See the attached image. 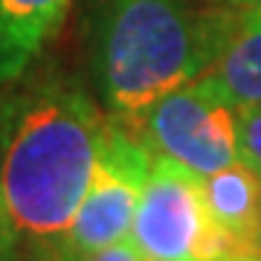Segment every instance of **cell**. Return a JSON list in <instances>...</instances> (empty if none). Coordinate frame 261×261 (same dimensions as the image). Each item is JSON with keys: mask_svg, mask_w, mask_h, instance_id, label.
I'll return each mask as SVG.
<instances>
[{"mask_svg": "<svg viewBox=\"0 0 261 261\" xmlns=\"http://www.w3.org/2000/svg\"><path fill=\"white\" fill-rule=\"evenodd\" d=\"M108 113L67 75H41L0 102V180L29 241L67 235L90 186Z\"/></svg>", "mask_w": 261, "mask_h": 261, "instance_id": "cell-1", "label": "cell"}, {"mask_svg": "<svg viewBox=\"0 0 261 261\" xmlns=\"http://www.w3.org/2000/svg\"><path fill=\"white\" fill-rule=\"evenodd\" d=\"M232 6L189 0H93L87 70L105 113L134 122L151 102L203 75L218 58Z\"/></svg>", "mask_w": 261, "mask_h": 261, "instance_id": "cell-2", "label": "cell"}, {"mask_svg": "<svg viewBox=\"0 0 261 261\" xmlns=\"http://www.w3.org/2000/svg\"><path fill=\"white\" fill-rule=\"evenodd\" d=\"M128 125L157 157L174 160L200 177L241 163L238 108L209 75L168 90Z\"/></svg>", "mask_w": 261, "mask_h": 261, "instance_id": "cell-3", "label": "cell"}, {"mask_svg": "<svg viewBox=\"0 0 261 261\" xmlns=\"http://www.w3.org/2000/svg\"><path fill=\"white\" fill-rule=\"evenodd\" d=\"M130 241L148 261H218L241 250L215 226L200 195V174L157 154L130 224Z\"/></svg>", "mask_w": 261, "mask_h": 261, "instance_id": "cell-4", "label": "cell"}, {"mask_svg": "<svg viewBox=\"0 0 261 261\" xmlns=\"http://www.w3.org/2000/svg\"><path fill=\"white\" fill-rule=\"evenodd\" d=\"M151 166L154 151L134 134L128 122L108 116L90 186L64 235L79 255L130 238V224Z\"/></svg>", "mask_w": 261, "mask_h": 261, "instance_id": "cell-5", "label": "cell"}, {"mask_svg": "<svg viewBox=\"0 0 261 261\" xmlns=\"http://www.w3.org/2000/svg\"><path fill=\"white\" fill-rule=\"evenodd\" d=\"M73 0H0V87L29 73Z\"/></svg>", "mask_w": 261, "mask_h": 261, "instance_id": "cell-6", "label": "cell"}, {"mask_svg": "<svg viewBox=\"0 0 261 261\" xmlns=\"http://www.w3.org/2000/svg\"><path fill=\"white\" fill-rule=\"evenodd\" d=\"M203 75L235 108L261 105V6H232L224 47Z\"/></svg>", "mask_w": 261, "mask_h": 261, "instance_id": "cell-7", "label": "cell"}, {"mask_svg": "<svg viewBox=\"0 0 261 261\" xmlns=\"http://www.w3.org/2000/svg\"><path fill=\"white\" fill-rule=\"evenodd\" d=\"M200 195L215 226L238 247H258L261 177L247 163H232L200 177Z\"/></svg>", "mask_w": 261, "mask_h": 261, "instance_id": "cell-8", "label": "cell"}, {"mask_svg": "<svg viewBox=\"0 0 261 261\" xmlns=\"http://www.w3.org/2000/svg\"><path fill=\"white\" fill-rule=\"evenodd\" d=\"M238 154L261 177V105L238 108Z\"/></svg>", "mask_w": 261, "mask_h": 261, "instance_id": "cell-9", "label": "cell"}, {"mask_svg": "<svg viewBox=\"0 0 261 261\" xmlns=\"http://www.w3.org/2000/svg\"><path fill=\"white\" fill-rule=\"evenodd\" d=\"M29 261H82V255L61 238H44V241H32Z\"/></svg>", "mask_w": 261, "mask_h": 261, "instance_id": "cell-10", "label": "cell"}, {"mask_svg": "<svg viewBox=\"0 0 261 261\" xmlns=\"http://www.w3.org/2000/svg\"><path fill=\"white\" fill-rule=\"evenodd\" d=\"M82 261H148L145 255L140 252V247L125 238V241H116V244H108L102 250H93V252H84Z\"/></svg>", "mask_w": 261, "mask_h": 261, "instance_id": "cell-11", "label": "cell"}, {"mask_svg": "<svg viewBox=\"0 0 261 261\" xmlns=\"http://www.w3.org/2000/svg\"><path fill=\"white\" fill-rule=\"evenodd\" d=\"M20 232L12 221H0V261H18Z\"/></svg>", "mask_w": 261, "mask_h": 261, "instance_id": "cell-12", "label": "cell"}, {"mask_svg": "<svg viewBox=\"0 0 261 261\" xmlns=\"http://www.w3.org/2000/svg\"><path fill=\"white\" fill-rule=\"evenodd\" d=\"M218 261H261V250L258 247H241V250L229 252V255H224Z\"/></svg>", "mask_w": 261, "mask_h": 261, "instance_id": "cell-13", "label": "cell"}, {"mask_svg": "<svg viewBox=\"0 0 261 261\" xmlns=\"http://www.w3.org/2000/svg\"><path fill=\"white\" fill-rule=\"evenodd\" d=\"M221 6H261V0H212Z\"/></svg>", "mask_w": 261, "mask_h": 261, "instance_id": "cell-14", "label": "cell"}, {"mask_svg": "<svg viewBox=\"0 0 261 261\" xmlns=\"http://www.w3.org/2000/svg\"><path fill=\"white\" fill-rule=\"evenodd\" d=\"M0 221H12L9 209H6V195H3V180H0Z\"/></svg>", "mask_w": 261, "mask_h": 261, "instance_id": "cell-15", "label": "cell"}, {"mask_svg": "<svg viewBox=\"0 0 261 261\" xmlns=\"http://www.w3.org/2000/svg\"><path fill=\"white\" fill-rule=\"evenodd\" d=\"M258 250H261V229H258Z\"/></svg>", "mask_w": 261, "mask_h": 261, "instance_id": "cell-16", "label": "cell"}]
</instances>
